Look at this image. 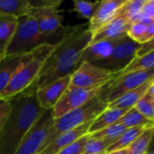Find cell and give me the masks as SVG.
<instances>
[{
  "label": "cell",
  "instance_id": "obj_24",
  "mask_svg": "<svg viewBox=\"0 0 154 154\" xmlns=\"http://www.w3.org/2000/svg\"><path fill=\"white\" fill-rule=\"evenodd\" d=\"M145 129L146 128L144 127H133L126 129L125 132L119 137V139L114 144H112L106 152L127 149Z\"/></svg>",
  "mask_w": 154,
  "mask_h": 154
},
{
  "label": "cell",
  "instance_id": "obj_13",
  "mask_svg": "<svg viewBox=\"0 0 154 154\" xmlns=\"http://www.w3.org/2000/svg\"><path fill=\"white\" fill-rule=\"evenodd\" d=\"M126 0H104L100 2L93 16L88 22V29L95 33L100 28L110 23L118 14L119 10Z\"/></svg>",
  "mask_w": 154,
  "mask_h": 154
},
{
  "label": "cell",
  "instance_id": "obj_16",
  "mask_svg": "<svg viewBox=\"0 0 154 154\" xmlns=\"http://www.w3.org/2000/svg\"><path fill=\"white\" fill-rule=\"evenodd\" d=\"M121 39L116 40H105L97 42L90 43L83 52L81 62L87 61L89 63H96L103 60L110 56L113 50Z\"/></svg>",
  "mask_w": 154,
  "mask_h": 154
},
{
  "label": "cell",
  "instance_id": "obj_5",
  "mask_svg": "<svg viewBox=\"0 0 154 154\" xmlns=\"http://www.w3.org/2000/svg\"><path fill=\"white\" fill-rule=\"evenodd\" d=\"M43 44H52V42L41 32L34 18L28 14L18 18L17 26L7 48L6 56L30 53Z\"/></svg>",
  "mask_w": 154,
  "mask_h": 154
},
{
  "label": "cell",
  "instance_id": "obj_34",
  "mask_svg": "<svg viewBox=\"0 0 154 154\" xmlns=\"http://www.w3.org/2000/svg\"><path fill=\"white\" fill-rule=\"evenodd\" d=\"M152 51H154V38L141 44V46L136 53V56H143V55H145V54L152 52Z\"/></svg>",
  "mask_w": 154,
  "mask_h": 154
},
{
  "label": "cell",
  "instance_id": "obj_15",
  "mask_svg": "<svg viewBox=\"0 0 154 154\" xmlns=\"http://www.w3.org/2000/svg\"><path fill=\"white\" fill-rule=\"evenodd\" d=\"M130 25L131 23L128 19L120 14H117L116 17L114 18L110 23L93 33L91 43L105 40L122 39L127 36V32Z\"/></svg>",
  "mask_w": 154,
  "mask_h": 154
},
{
  "label": "cell",
  "instance_id": "obj_21",
  "mask_svg": "<svg viewBox=\"0 0 154 154\" xmlns=\"http://www.w3.org/2000/svg\"><path fill=\"white\" fill-rule=\"evenodd\" d=\"M31 10L30 0H0V14L20 18L30 14Z\"/></svg>",
  "mask_w": 154,
  "mask_h": 154
},
{
  "label": "cell",
  "instance_id": "obj_23",
  "mask_svg": "<svg viewBox=\"0 0 154 154\" xmlns=\"http://www.w3.org/2000/svg\"><path fill=\"white\" fill-rule=\"evenodd\" d=\"M151 69H154V51L143 56H136L124 70L117 74H115V78L121 74Z\"/></svg>",
  "mask_w": 154,
  "mask_h": 154
},
{
  "label": "cell",
  "instance_id": "obj_36",
  "mask_svg": "<svg viewBox=\"0 0 154 154\" xmlns=\"http://www.w3.org/2000/svg\"><path fill=\"white\" fill-rule=\"evenodd\" d=\"M152 38H154V22L147 26L146 32H145V34H144V36L143 38V41H142L141 44H143V43L152 40Z\"/></svg>",
  "mask_w": 154,
  "mask_h": 154
},
{
  "label": "cell",
  "instance_id": "obj_6",
  "mask_svg": "<svg viewBox=\"0 0 154 154\" xmlns=\"http://www.w3.org/2000/svg\"><path fill=\"white\" fill-rule=\"evenodd\" d=\"M60 5H50L32 8L30 15L34 18L41 32L49 37L52 44L57 45L69 33L73 32L75 26H63L64 16L59 10Z\"/></svg>",
  "mask_w": 154,
  "mask_h": 154
},
{
  "label": "cell",
  "instance_id": "obj_18",
  "mask_svg": "<svg viewBox=\"0 0 154 154\" xmlns=\"http://www.w3.org/2000/svg\"><path fill=\"white\" fill-rule=\"evenodd\" d=\"M26 54L5 56L0 60V95L5 89L13 76L25 60Z\"/></svg>",
  "mask_w": 154,
  "mask_h": 154
},
{
  "label": "cell",
  "instance_id": "obj_37",
  "mask_svg": "<svg viewBox=\"0 0 154 154\" xmlns=\"http://www.w3.org/2000/svg\"><path fill=\"white\" fill-rule=\"evenodd\" d=\"M106 154H127V149L118 150V151H114V152H106Z\"/></svg>",
  "mask_w": 154,
  "mask_h": 154
},
{
  "label": "cell",
  "instance_id": "obj_8",
  "mask_svg": "<svg viewBox=\"0 0 154 154\" xmlns=\"http://www.w3.org/2000/svg\"><path fill=\"white\" fill-rule=\"evenodd\" d=\"M114 79V73L92 63L82 61L71 74L69 85L85 89H101Z\"/></svg>",
  "mask_w": 154,
  "mask_h": 154
},
{
  "label": "cell",
  "instance_id": "obj_3",
  "mask_svg": "<svg viewBox=\"0 0 154 154\" xmlns=\"http://www.w3.org/2000/svg\"><path fill=\"white\" fill-rule=\"evenodd\" d=\"M55 46L52 44H43L28 53L5 89L1 93L0 99H11L33 85Z\"/></svg>",
  "mask_w": 154,
  "mask_h": 154
},
{
  "label": "cell",
  "instance_id": "obj_30",
  "mask_svg": "<svg viewBox=\"0 0 154 154\" xmlns=\"http://www.w3.org/2000/svg\"><path fill=\"white\" fill-rule=\"evenodd\" d=\"M134 108L143 115L145 117L154 120V103L153 98L146 94L135 106Z\"/></svg>",
  "mask_w": 154,
  "mask_h": 154
},
{
  "label": "cell",
  "instance_id": "obj_35",
  "mask_svg": "<svg viewBox=\"0 0 154 154\" xmlns=\"http://www.w3.org/2000/svg\"><path fill=\"white\" fill-rule=\"evenodd\" d=\"M142 14L147 17L150 18H153L154 17V0H146L143 10H142ZM153 20V19H152Z\"/></svg>",
  "mask_w": 154,
  "mask_h": 154
},
{
  "label": "cell",
  "instance_id": "obj_20",
  "mask_svg": "<svg viewBox=\"0 0 154 154\" xmlns=\"http://www.w3.org/2000/svg\"><path fill=\"white\" fill-rule=\"evenodd\" d=\"M127 110L128 109L107 107L93 121L89 128V134L98 132L106 127L116 124L119 121V119L126 113Z\"/></svg>",
  "mask_w": 154,
  "mask_h": 154
},
{
  "label": "cell",
  "instance_id": "obj_9",
  "mask_svg": "<svg viewBox=\"0 0 154 154\" xmlns=\"http://www.w3.org/2000/svg\"><path fill=\"white\" fill-rule=\"evenodd\" d=\"M140 46V43L125 36L119 41L109 57L93 64L114 74H117L124 70L136 57Z\"/></svg>",
  "mask_w": 154,
  "mask_h": 154
},
{
  "label": "cell",
  "instance_id": "obj_2",
  "mask_svg": "<svg viewBox=\"0 0 154 154\" xmlns=\"http://www.w3.org/2000/svg\"><path fill=\"white\" fill-rule=\"evenodd\" d=\"M34 83L18 96L9 99L11 113L0 130V154H14L23 138L45 111L36 98Z\"/></svg>",
  "mask_w": 154,
  "mask_h": 154
},
{
  "label": "cell",
  "instance_id": "obj_39",
  "mask_svg": "<svg viewBox=\"0 0 154 154\" xmlns=\"http://www.w3.org/2000/svg\"><path fill=\"white\" fill-rule=\"evenodd\" d=\"M147 94H148L151 97L154 98V82L152 84V86L150 87V88H149V90H148Z\"/></svg>",
  "mask_w": 154,
  "mask_h": 154
},
{
  "label": "cell",
  "instance_id": "obj_43",
  "mask_svg": "<svg viewBox=\"0 0 154 154\" xmlns=\"http://www.w3.org/2000/svg\"><path fill=\"white\" fill-rule=\"evenodd\" d=\"M153 103H154V98H153Z\"/></svg>",
  "mask_w": 154,
  "mask_h": 154
},
{
  "label": "cell",
  "instance_id": "obj_33",
  "mask_svg": "<svg viewBox=\"0 0 154 154\" xmlns=\"http://www.w3.org/2000/svg\"><path fill=\"white\" fill-rule=\"evenodd\" d=\"M12 110V102L9 99H0V130L6 122Z\"/></svg>",
  "mask_w": 154,
  "mask_h": 154
},
{
  "label": "cell",
  "instance_id": "obj_7",
  "mask_svg": "<svg viewBox=\"0 0 154 154\" xmlns=\"http://www.w3.org/2000/svg\"><path fill=\"white\" fill-rule=\"evenodd\" d=\"M153 78L154 69L118 75L100 89L98 97L108 106V104L114 102L125 93L142 86Z\"/></svg>",
  "mask_w": 154,
  "mask_h": 154
},
{
  "label": "cell",
  "instance_id": "obj_1",
  "mask_svg": "<svg viewBox=\"0 0 154 154\" xmlns=\"http://www.w3.org/2000/svg\"><path fill=\"white\" fill-rule=\"evenodd\" d=\"M88 27V23L77 25L73 32L55 46L35 81L37 88L71 76L78 69L81 63L83 52L93 38V33Z\"/></svg>",
  "mask_w": 154,
  "mask_h": 154
},
{
  "label": "cell",
  "instance_id": "obj_25",
  "mask_svg": "<svg viewBox=\"0 0 154 154\" xmlns=\"http://www.w3.org/2000/svg\"><path fill=\"white\" fill-rule=\"evenodd\" d=\"M154 127L146 128L139 137L127 148V154H145L152 137Z\"/></svg>",
  "mask_w": 154,
  "mask_h": 154
},
{
  "label": "cell",
  "instance_id": "obj_26",
  "mask_svg": "<svg viewBox=\"0 0 154 154\" xmlns=\"http://www.w3.org/2000/svg\"><path fill=\"white\" fill-rule=\"evenodd\" d=\"M117 140L114 139H94L90 138L87 142L82 154L104 153Z\"/></svg>",
  "mask_w": 154,
  "mask_h": 154
},
{
  "label": "cell",
  "instance_id": "obj_29",
  "mask_svg": "<svg viewBox=\"0 0 154 154\" xmlns=\"http://www.w3.org/2000/svg\"><path fill=\"white\" fill-rule=\"evenodd\" d=\"M127 128H125L124 125L116 123L115 125H112L108 127H106L98 132L88 134L90 138L94 139H114L118 140L119 137L125 132Z\"/></svg>",
  "mask_w": 154,
  "mask_h": 154
},
{
  "label": "cell",
  "instance_id": "obj_14",
  "mask_svg": "<svg viewBox=\"0 0 154 154\" xmlns=\"http://www.w3.org/2000/svg\"><path fill=\"white\" fill-rule=\"evenodd\" d=\"M92 122L86 123L77 128L67 131L59 134L55 139L49 143L45 147H43L38 154H57L65 147L75 143L81 137L89 134V128Z\"/></svg>",
  "mask_w": 154,
  "mask_h": 154
},
{
  "label": "cell",
  "instance_id": "obj_19",
  "mask_svg": "<svg viewBox=\"0 0 154 154\" xmlns=\"http://www.w3.org/2000/svg\"><path fill=\"white\" fill-rule=\"evenodd\" d=\"M18 18L0 14V60L6 56L7 48L14 34Z\"/></svg>",
  "mask_w": 154,
  "mask_h": 154
},
{
  "label": "cell",
  "instance_id": "obj_28",
  "mask_svg": "<svg viewBox=\"0 0 154 154\" xmlns=\"http://www.w3.org/2000/svg\"><path fill=\"white\" fill-rule=\"evenodd\" d=\"M146 0H126L118 12V14L131 21L138 16L143 10V5Z\"/></svg>",
  "mask_w": 154,
  "mask_h": 154
},
{
  "label": "cell",
  "instance_id": "obj_41",
  "mask_svg": "<svg viewBox=\"0 0 154 154\" xmlns=\"http://www.w3.org/2000/svg\"><path fill=\"white\" fill-rule=\"evenodd\" d=\"M100 154H106V152H104V153H100Z\"/></svg>",
  "mask_w": 154,
  "mask_h": 154
},
{
  "label": "cell",
  "instance_id": "obj_27",
  "mask_svg": "<svg viewBox=\"0 0 154 154\" xmlns=\"http://www.w3.org/2000/svg\"><path fill=\"white\" fill-rule=\"evenodd\" d=\"M101 1L88 2L82 0H73V12L77 14L79 18H85L90 20L95 14L96 10L99 6Z\"/></svg>",
  "mask_w": 154,
  "mask_h": 154
},
{
  "label": "cell",
  "instance_id": "obj_12",
  "mask_svg": "<svg viewBox=\"0 0 154 154\" xmlns=\"http://www.w3.org/2000/svg\"><path fill=\"white\" fill-rule=\"evenodd\" d=\"M70 83V76L60 79L45 87L36 89V98L44 110L52 109L60 99Z\"/></svg>",
  "mask_w": 154,
  "mask_h": 154
},
{
  "label": "cell",
  "instance_id": "obj_17",
  "mask_svg": "<svg viewBox=\"0 0 154 154\" xmlns=\"http://www.w3.org/2000/svg\"><path fill=\"white\" fill-rule=\"evenodd\" d=\"M154 82V78L145 82L142 86L125 93L114 102L108 104L109 108H120V109H130L134 107V106L147 94L150 87Z\"/></svg>",
  "mask_w": 154,
  "mask_h": 154
},
{
  "label": "cell",
  "instance_id": "obj_40",
  "mask_svg": "<svg viewBox=\"0 0 154 154\" xmlns=\"http://www.w3.org/2000/svg\"><path fill=\"white\" fill-rule=\"evenodd\" d=\"M145 154H154V152H147Z\"/></svg>",
  "mask_w": 154,
  "mask_h": 154
},
{
  "label": "cell",
  "instance_id": "obj_42",
  "mask_svg": "<svg viewBox=\"0 0 154 154\" xmlns=\"http://www.w3.org/2000/svg\"><path fill=\"white\" fill-rule=\"evenodd\" d=\"M152 19H153V21H154V17H153V18H152Z\"/></svg>",
  "mask_w": 154,
  "mask_h": 154
},
{
  "label": "cell",
  "instance_id": "obj_4",
  "mask_svg": "<svg viewBox=\"0 0 154 154\" xmlns=\"http://www.w3.org/2000/svg\"><path fill=\"white\" fill-rule=\"evenodd\" d=\"M106 108L107 104H106L100 99L98 96H97L82 106L74 109L64 115L63 116L54 120L53 125L48 134L45 142L43 143L42 149L45 147L49 143H51L53 139H55L59 134L77 128L86 123L94 121Z\"/></svg>",
  "mask_w": 154,
  "mask_h": 154
},
{
  "label": "cell",
  "instance_id": "obj_11",
  "mask_svg": "<svg viewBox=\"0 0 154 154\" xmlns=\"http://www.w3.org/2000/svg\"><path fill=\"white\" fill-rule=\"evenodd\" d=\"M100 89H85L72 86H69L60 99L51 109L54 120L63 116L69 112L77 109L97 96Z\"/></svg>",
  "mask_w": 154,
  "mask_h": 154
},
{
  "label": "cell",
  "instance_id": "obj_31",
  "mask_svg": "<svg viewBox=\"0 0 154 154\" xmlns=\"http://www.w3.org/2000/svg\"><path fill=\"white\" fill-rule=\"evenodd\" d=\"M146 30H147V25L141 23H131L128 29L127 36L134 42L141 44L143 38L146 32Z\"/></svg>",
  "mask_w": 154,
  "mask_h": 154
},
{
  "label": "cell",
  "instance_id": "obj_32",
  "mask_svg": "<svg viewBox=\"0 0 154 154\" xmlns=\"http://www.w3.org/2000/svg\"><path fill=\"white\" fill-rule=\"evenodd\" d=\"M88 139H89V134H87L81 137L80 139H79L78 141H76L75 143L65 147L57 154H82L85 145L88 141Z\"/></svg>",
  "mask_w": 154,
  "mask_h": 154
},
{
  "label": "cell",
  "instance_id": "obj_38",
  "mask_svg": "<svg viewBox=\"0 0 154 154\" xmlns=\"http://www.w3.org/2000/svg\"><path fill=\"white\" fill-rule=\"evenodd\" d=\"M148 152H154V132L152 140H151V143H150V145H149V148H148Z\"/></svg>",
  "mask_w": 154,
  "mask_h": 154
},
{
  "label": "cell",
  "instance_id": "obj_10",
  "mask_svg": "<svg viewBox=\"0 0 154 154\" xmlns=\"http://www.w3.org/2000/svg\"><path fill=\"white\" fill-rule=\"evenodd\" d=\"M51 109L45 110L33 125L14 154H38L53 125Z\"/></svg>",
  "mask_w": 154,
  "mask_h": 154
},
{
  "label": "cell",
  "instance_id": "obj_22",
  "mask_svg": "<svg viewBox=\"0 0 154 154\" xmlns=\"http://www.w3.org/2000/svg\"><path fill=\"white\" fill-rule=\"evenodd\" d=\"M117 123L124 125L127 129L133 127H144V128L154 127V120H151L145 117L143 115L138 112L134 107L128 109Z\"/></svg>",
  "mask_w": 154,
  "mask_h": 154
}]
</instances>
